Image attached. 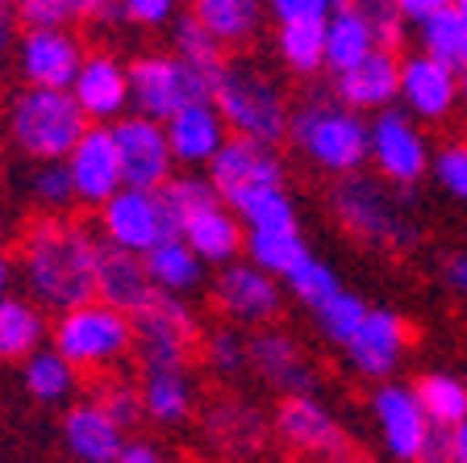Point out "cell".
<instances>
[{"label": "cell", "mask_w": 467, "mask_h": 463, "mask_svg": "<svg viewBox=\"0 0 467 463\" xmlns=\"http://www.w3.org/2000/svg\"><path fill=\"white\" fill-rule=\"evenodd\" d=\"M275 435L288 451L317 455V459H350V438L342 422L313 396H284L275 405Z\"/></svg>", "instance_id": "obj_12"}, {"label": "cell", "mask_w": 467, "mask_h": 463, "mask_svg": "<svg viewBox=\"0 0 467 463\" xmlns=\"http://www.w3.org/2000/svg\"><path fill=\"white\" fill-rule=\"evenodd\" d=\"M376 50V34H371L368 17L359 13V5H334V17L326 26V68L334 71V79L355 71Z\"/></svg>", "instance_id": "obj_28"}, {"label": "cell", "mask_w": 467, "mask_h": 463, "mask_svg": "<svg viewBox=\"0 0 467 463\" xmlns=\"http://www.w3.org/2000/svg\"><path fill=\"white\" fill-rule=\"evenodd\" d=\"M0 234H5V213H0Z\"/></svg>", "instance_id": "obj_60"}, {"label": "cell", "mask_w": 467, "mask_h": 463, "mask_svg": "<svg viewBox=\"0 0 467 463\" xmlns=\"http://www.w3.org/2000/svg\"><path fill=\"white\" fill-rule=\"evenodd\" d=\"M26 188L47 213H63L71 201H76V184H71L67 163H34Z\"/></svg>", "instance_id": "obj_45"}, {"label": "cell", "mask_w": 467, "mask_h": 463, "mask_svg": "<svg viewBox=\"0 0 467 463\" xmlns=\"http://www.w3.org/2000/svg\"><path fill=\"white\" fill-rule=\"evenodd\" d=\"M455 13L463 17V26H467V0H455Z\"/></svg>", "instance_id": "obj_59"}, {"label": "cell", "mask_w": 467, "mask_h": 463, "mask_svg": "<svg viewBox=\"0 0 467 463\" xmlns=\"http://www.w3.org/2000/svg\"><path fill=\"white\" fill-rule=\"evenodd\" d=\"M13 271H17V263H13V255L0 247V305L9 300V289H13Z\"/></svg>", "instance_id": "obj_55"}, {"label": "cell", "mask_w": 467, "mask_h": 463, "mask_svg": "<svg viewBox=\"0 0 467 463\" xmlns=\"http://www.w3.org/2000/svg\"><path fill=\"white\" fill-rule=\"evenodd\" d=\"M368 313H371V305L359 297V292H350V289H342V292H334L330 300L321 309H313V318H317V330L330 342H338V347H347L350 338L359 334V326L368 321Z\"/></svg>", "instance_id": "obj_41"}, {"label": "cell", "mask_w": 467, "mask_h": 463, "mask_svg": "<svg viewBox=\"0 0 467 463\" xmlns=\"http://www.w3.org/2000/svg\"><path fill=\"white\" fill-rule=\"evenodd\" d=\"M284 284H288L292 297L301 300V305H309V309H321L326 300L334 297V292H342L338 271H334L330 263H321L317 255H309V259H305L301 268L292 271V276H288Z\"/></svg>", "instance_id": "obj_44"}, {"label": "cell", "mask_w": 467, "mask_h": 463, "mask_svg": "<svg viewBox=\"0 0 467 463\" xmlns=\"http://www.w3.org/2000/svg\"><path fill=\"white\" fill-rule=\"evenodd\" d=\"M92 405L105 409L121 430H134L138 422L146 417V405H142V384H134L130 376H100L97 388H92Z\"/></svg>", "instance_id": "obj_42"}, {"label": "cell", "mask_w": 467, "mask_h": 463, "mask_svg": "<svg viewBox=\"0 0 467 463\" xmlns=\"http://www.w3.org/2000/svg\"><path fill=\"white\" fill-rule=\"evenodd\" d=\"M21 384H26V393L34 396V401H42V405H63V401L76 393L79 372L58 355V351L42 347L34 359H26V367H21Z\"/></svg>", "instance_id": "obj_33"}, {"label": "cell", "mask_w": 467, "mask_h": 463, "mask_svg": "<svg viewBox=\"0 0 467 463\" xmlns=\"http://www.w3.org/2000/svg\"><path fill=\"white\" fill-rule=\"evenodd\" d=\"M342 463H363V459H342Z\"/></svg>", "instance_id": "obj_61"}, {"label": "cell", "mask_w": 467, "mask_h": 463, "mask_svg": "<svg viewBox=\"0 0 467 463\" xmlns=\"http://www.w3.org/2000/svg\"><path fill=\"white\" fill-rule=\"evenodd\" d=\"M434 180L447 196L467 201V142H447L434 154Z\"/></svg>", "instance_id": "obj_48"}, {"label": "cell", "mask_w": 467, "mask_h": 463, "mask_svg": "<svg viewBox=\"0 0 467 463\" xmlns=\"http://www.w3.org/2000/svg\"><path fill=\"white\" fill-rule=\"evenodd\" d=\"M71 97L84 109L88 121H121L130 109V68H121L113 55H88L84 68H79L76 84H71Z\"/></svg>", "instance_id": "obj_20"}, {"label": "cell", "mask_w": 467, "mask_h": 463, "mask_svg": "<svg viewBox=\"0 0 467 463\" xmlns=\"http://www.w3.org/2000/svg\"><path fill=\"white\" fill-rule=\"evenodd\" d=\"M400 100H405L409 117L438 121V117H447L459 100V71L442 68V63L430 55L400 58Z\"/></svg>", "instance_id": "obj_22"}, {"label": "cell", "mask_w": 467, "mask_h": 463, "mask_svg": "<svg viewBox=\"0 0 467 463\" xmlns=\"http://www.w3.org/2000/svg\"><path fill=\"white\" fill-rule=\"evenodd\" d=\"M421 463H455L451 459V430L434 426L426 438V451H421Z\"/></svg>", "instance_id": "obj_52"}, {"label": "cell", "mask_w": 467, "mask_h": 463, "mask_svg": "<svg viewBox=\"0 0 467 463\" xmlns=\"http://www.w3.org/2000/svg\"><path fill=\"white\" fill-rule=\"evenodd\" d=\"M175 238H184L188 247L196 251V259H201V263H222V268H230V263L238 259V251L246 247L243 226H238L234 209H225L222 201L196 209L192 217L180 226V234H175Z\"/></svg>", "instance_id": "obj_27"}, {"label": "cell", "mask_w": 467, "mask_h": 463, "mask_svg": "<svg viewBox=\"0 0 467 463\" xmlns=\"http://www.w3.org/2000/svg\"><path fill=\"white\" fill-rule=\"evenodd\" d=\"M192 17L230 50L259 29V5L254 0H196Z\"/></svg>", "instance_id": "obj_34"}, {"label": "cell", "mask_w": 467, "mask_h": 463, "mask_svg": "<svg viewBox=\"0 0 467 463\" xmlns=\"http://www.w3.org/2000/svg\"><path fill=\"white\" fill-rule=\"evenodd\" d=\"M234 217L246 222V234H296V205L284 188H263L234 205Z\"/></svg>", "instance_id": "obj_37"}, {"label": "cell", "mask_w": 467, "mask_h": 463, "mask_svg": "<svg viewBox=\"0 0 467 463\" xmlns=\"http://www.w3.org/2000/svg\"><path fill=\"white\" fill-rule=\"evenodd\" d=\"M409 347V330L392 309H371L368 321L359 326V334L347 342V359L355 363L359 376L371 380H389L397 372V363L405 359Z\"/></svg>", "instance_id": "obj_21"}, {"label": "cell", "mask_w": 467, "mask_h": 463, "mask_svg": "<svg viewBox=\"0 0 467 463\" xmlns=\"http://www.w3.org/2000/svg\"><path fill=\"white\" fill-rule=\"evenodd\" d=\"M84 58L88 55L71 29H21L17 38V68L26 88L71 92Z\"/></svg>", "instance_id": "obj_13"}, {"label": "cell", "mask_w": 467, "mask_h": 463, "mask_svg": "<svg viewBox=\"0 0 467 463\" xmlns=\"http://www.w3.org/2000/svg\"><path fill=\"white\" fill-rule=\"evenodd\" d=\"M13 26H17V17H13V5H0V50L9 47Z\"/></svg>", "instance_id": "obj_57"}, {"label": "cell", "mask_w": 467, "mask_h": 463, "mask_svg": "<svg viewBox=\"0 0 467 463\" xmlns=\"http://www.w3.org/2000/svg\"><path fill=\"white\" fill-rule=\"evenodd\" d=\"M167 142H171L175 163L209 167L222 154V146L230 142V134H225V121L213 109V100H201L167 121Z\"/></svg>", "instance_id": "obj_24"}, {"label": "cell", "mask_w": 467, "mask_h": 463, "mask_svg": "<svg viewBox=\"0 0 467 463\" xmlns=\"http://www.w3.org/2000/svg\"><path fill=\"white\" fill-rule=\"evenodd\" d=\"M213 109L222 113L225 130L234 138H254V142L275 146L288 138L292 113L284 105V92L272 76H263L251 63H230L213 88Z\"/></svg>", "instance_id": "obj_4"}, {"label": "cell", "mask_w": 467, "mask_h": 463, "mask_svg": "<svg viewBox=\"0 0 467 463\" xmlns=\"http://www.w3.org/2000/svg\"><path fill=\"white\" fill-rule=\"evenodd\" d=\"M213 100V84L175 55H142L130 63V105L138 117L167 126L188 105Z\"/></svg>", "instance_id": "obj_8"}, {"label": "cell", "mask_w": 467, "mask_h": 463, "mask_svg": "<svg viewBox=\"0 0 467 463\" xmlns=\"http://www.w3.org/2000/svg\"><path fill=\"white\" fill-rule=\"evenodd\" d=\"M368 159L392 188H413L430 172V146L405 109H384L368 121Z\"/></svg>", "instance_id": "obj_9"}, {"label": "cell", "mask_w": 467, "mask_h": 463, "mask_svg": "<svg viewBox=\"0 0 467 463\" xmlns=\"http://www.w3.org/2000/svg\"><path fill=\"white\" fill-rule=\"evenodd\" d=\"M67 172L76 184V201L84 205L105 209L117 193H126V167H121L113 126H88V134L67 159Z\"/></svg>", "instance_id": "obj_15"}, {"label": "cell", "mask_w": 467, "mask_h": 463, "mask_svg": "<svg viewBox=\"0 0 467 463\" xmlns=\"http://www.w3.org/2000/svg\"><path fill=\"white\" fill-rule=\"evenodd\" d=\"M371 414H376V426L384 435V447H389L397 459L405 463H421V451H426V438L434 430V422L426 417L418 393L409 384H379L376 396H371Z\"/></svg>", "instance_id": "obj_16"}, {"label": "cell", "mask_w": 467, "mask_h": 463, "mask_svg": "<svg viewBox=\"0 0 467 463\" xmlns=\"http://www.w3.org/2000/svg\"><path fill=\"white\" fill-rule=\"evenodd\" d=\"M288 138L305 151L309 163H317L330 175H359L368 159V121L330 100H313V105L292 113Z\"/></svg>", "instance_id": "obj_6"}, {"label": "cell", "mask_w": 467, "mask_h": 463, "mask_svg": "<svg viewBox=\"0 0 467 463\" xmlns=\"http://www.w3.org/2000/svg\"><path fill=\"white\" fill-rule=\"evenodd\" d=\"M413 393H418L426 417L434 426H442V430H455V426L467 422V384L463 380L447 376V372H430V376H421L418 384H413Z\"/></svg>", "instance_id": "obj_36"}, {"label": "cell", "mask_w": 467, "mask_h": 463, "mask_svg": "<svg viewBox=\"0 0 467 463\" xmlns=\"http://www.w3.org/2000/svg\"><path fill=\"white\" fill-rule=\"evenodd\" d=\"M146 417L163 426H180L192 417V380L188 372H146L142 376Z\"/></svg>", "instance_id": "obj_32"}, {"label": "cell", "mask_w": 467, "mask_h": 463, "mask_svg": "<svg viewBox=\"0 0 467 463\" xmlns=\"http://www.w3.org/2000/svg\"><path fill=\"white\" fill-rule=\"evenodd\" d=\"M447 284H451V292L467 297V251H459L447 259Z\"/></svg>", "instance_id": "obj_53"}, {"label": "cell", "mask_w": 467, "mask_h": 463, "mask_svg": "<svg viewBox=\"0 0 467 463\" xmlns=\"http://www.w3.org/2000/svg\"><path fill=\"white\" fill-rule=\"evenodd\" d=\"M63 443L79 463H117L126 451V430L105 409L84 401V405H71L63 417Z\"/></svg>", "instance_id": "obj_26"}, {"label": "cell", "mask_w": 467, "mask_h": 463, "mask_svg": "<svg viewBox=\"0 0 467 463\" xmlns=\"http://www.w3.org/2000/svg\"><path fill=\"white\" fill-rule=\"evenodd\" d=\"M359 13L368 17L371 34H376V47L397 55L409 34V21H405V13H400V5H392V0H363Z\"/></svg>", "instance_id": "obj_47"}, {"label": "cell", "mask_w": 467, "mask_h": 463, "mask_svg": "<svg viewBox=\"0 0 467 463\" xmlns=\"http://www.w3.org/2000/svg\"><path fill=\"white\" fill-rule=\"evenodd\" d=\"M209 184L222 196V205H238L243 196L263 193V188H284V163L280 151L254 138H234L222 146L213 163H209Z\"/></svg>", "instance_id": "obj_10"}, {"label": "cell", "mask_w": 467, "mask_h": 463, "mask_svg": "<svg viewBox=\"0 0 467 463\" xmlns=\"http://www.w3.org/2000/svg\"><path fill=\"white\" fill-rule=\"evenodd\" d=\"M246 255H251V263L259 271H267L275 280H288L313 251L305 247L301 230H296V234H246Z\"/></svg>", "instance_id": "obj_38"}, {"label": "cell", "mask_w": 467, "mask_h": 463, "mask_svg": "<svg viewBox=\"0 0 467 463\" xmlns=\"http://www.w3.org/2000/svg\"><path fill=\"white\" fill-rule=\"evenodd\" d=\"M418 38H421V55L438 58L451 71H467V26L455 13V0H447L442 13L418 29Z\"/></svg>", "instance_id": "obj_35"}, {"label": "cell", "mask_w": 467, "mask_h": 463, "mask_svg": "<svg viewBox=\"0 0 467 463\" xmlns=\"http://www.w3.org/2000/svg\"><path fill=\"white\" fill-rule=\"evenodd\" d=\"M442 5L447 0H400V13H405V21L409 26H426V21H434L438 13H442Z\"/></svg>", "instance_id": "obj_51"}, {"label": "cell", "mask_w": 467, "mask_h": 463, "mask_svg": "<svg viewBox=\"0 0 467 463\" xmlns=\"http://www.w3.org/2000/svg\"><path fill=\"white\" fill-rule=\"evenodd\" d=\"M459 97H463V105H467V71H459Z\"/></svg>", "instance_id": "obj_58"}, {"label": "cell", "mask_w": 467, "mask_h": 463, "mask_svg": "<svg viewBox=\"0 0 467 463\" xmlns=\"http://www.w3.org/2000/svg\"><path fill=\"white\" fill-rule=\"evenodd\" d=\"M272 17L280 26H305V21H330L334 5L330 0H275Z\"/></svg>", "instance_id": "obj_49"}, {"label": "cell", "mask_w": 467, "mask_h": 463, "mask_svg": "<svg viewBox=\"0 0 467 463\" xmlns=\"http://www.w3.org/2000/svg\"><path fill=\"white\" fill-rule=\"evenodd\" d=\"M326 26L330 21L280 26V58L296 76H313V71L326 68Z\"/></svg>", "instance_id": "obj_39"}, {"label": "cell", "mask_w": 467, "mask_h": 463, "mask_svg": "<svg viewBox=\"0 0 467 463\" xmlns=\"http://www.w3.org/2000/svg\"><path fill=\"white\" fill-rule=\"evenodd\" d=\"M201 430L225 459H251L267 447L275 426L263 417L259 405H251L243 396H217L213 405L204 409Z\"/></svg>", "instance_id": "obj_17"}, {"label": "cell", "mask_w": 467, "mask_h": 463, "mask_svg": "<svg viewBox=\"0 0 467 463\" xmlns=\"http://www.w3.org/2000/svg\"><path fill=\"white\" fill-rule=\"evenodd\" d=\"M117 463H167V459H163V451L150 443H126V451H121Z\"/></svg>", "instance_id": "obj_54"}, {"label": "cell", "mask_w": 467, "mask_h": 463, "mask_svg": "<svg viewBox=\"0 0 467 463\" xmlns=\"http://www.w3.org/2000/svg\"><path fill=\"white\" fill-rule=\"evenodd\" d=\"M121 13L130 26H167L175 17V5L171 0H126Z\"/></svg>", "instance_id": "obj_50"}, {"label": "cell", "mask_w": 467, "mask_h": 463, "mask_svg": "<svg viewBox=\"0 0 467 463\" xmlns=\"http://www.w3.org/2000/svg\"><path fill=\"white\" fill-rule=\"evenodd\" d=\"M100 238L117 251H130L138 259L163 247L171 234V222H167L163 213V201L159 193H138V188H126V193H117L113 201L100 209Z\"/></svg>", "instance_id": "obj_11"}, {"label": "cell", "mask_w": 467, "mask_h": 463, "mask_svg": "<svg viewBox=\"0 0 467 463\" xmlns=\"http://www.w3.org/2000/svg\"><path fill=\"white\" fill-rule=\"evenodd\" d=\"M201 355L209 359V367H213L217 376H238L243 367H251L246 363V338L230 326L209 330L204 342H201Z\"/></svg>", "instance_id": "obj_46"}, {"label": "cell", "mask_w": 467, "mask_h": 463, "mask_svg": "<svg viewBox=\"0 0 467 463\" xmlns=\"http://www.w3.org/2000/svg\"><path fill=\"white\" fill-rule=\"evenodd\" d=\"M159 201H163V213H167V222H171V234H180V226H184L196 209L222 201V196L213 193L209 175H171V180L159 188Z\"/></svg>", "instance_id": "obj_40"}, {"label": "cell", "mask_w": 467, "mask_h": 463, "mask_svg": "<svg viewBox=\"0 0 467 463\" xmlns=\"http://www.w3.org/2000/svg\"><path fill=\"white\" fill-rule=\"evenodd\" d=\"M451 459H455V463H467V422L451 430Z\"/></svg>", "instance_id": "obj_56"}, {"label": "cell", "mask_w": 467, "mask_h": 463, "mask_svg": "<svg viewBox=\"0 0 467 463\" xmlns=\"http://www.w3.org/2000/svg\"><path fill=\"white\" fill-rule=\"evenodd\" d=\"M246 363L284 396H309L317 384L309 359L301 355V347L284 330H259V334L246 338Z\"/></svg>", "instance_id": "obj_19"}, {"label": "cell", "mask_w": 467, "mask_h": 463, "mask_svg": "<svg viewBox=\"0 0 467 463\" xmlns=\"http://www.w3.org/2000/svg\"><path fill=\"white\" fill-rule=\"evenodd\" d=\"M50 338L47 313L34 300L9 297L0 305V359H34L42 351V342Z\"/></svg>", "instance_id": "obj_29"}, {"label": "cell", "mask_w": 467, "mask_h": 463, "mask_svg": "<svg viewBox=\"0 0 467 463\" xmlns=\"http://www.w3.org/2000/svg\"><path fill=\"white\" fill-rule=\"evenodd\" d=\"M13 146L26 159L38 163H67L79 138L88 134V117L76 105L71 92H50V88H21L13 92L9 113H5Z\"/></svg>", "instance_id": "obj_2"}, {"label": "cell", "mask_w": 467, "mask_h": 463, "mask_svg": "<svg viewBox=\"0 0 467 463\" xmlns=\"http://www.w3.org/2000/svg\"><path fill=\"white\" fill-rule=\"evenodd\" d=\"M130 321H134V351L146 372H188L204 342L196 313L180 297L155 292Z\"/></svg>", "instance_id": "obj_7"}, {"label": "cell", "mask_w": 467, "mask_h": 463, "mask_svg": "<svg viewBox=\"0 0 467 463\" xmlns=\"http://www.w3.org/2000/svg\"><path fill=\"white\" fill-rule=\"evenodd\" d=\"M50 351H58L76 372H105L134 351V321L121 309L92 300L71 313H58L50 326Z\"/></svg>", "instance_id": "obj_5"}, {"label": "cell", "mask_w": 467, "mask_h": 463, "mask_svg": "<svg viewBox=\"0 0 467 463\" xmlns=\"http://www.w3.org/2000/svg\"><path fill=\"white\" fill-rule=\"evenodd\" d=\"M334 217L350 238L368 242V247H384V251H409L418 247V226L409 217V205L413 193L397 188L389 193L379 180L371 175H347V180L334 184L330 193Z\"/></svg>", "instance_id": "obj_3"}, {"label": "cell", "mask_w": 467, "mask_h": 463, "mask_svg": "<svg viewBox=\"0 0 467 463\" xmlns=\"http://www.w3.org/2000/svg\"><path fill=\"white\" fill-rule=\"evenodd\" d=\"M334 92H338V105L350 109V113H384V109H392V100L400 97V55L376 50L355 71L334 79Z\"/></svg>", "instance_id": "obj_23"}, {"label": "cell", "mask_w": 467, "mask_h": 463, "mask_svg": "<svg viewBox=\"0 0 467 463\" xmlns=\"http://www.w3.org/2000/svg\"><path fill=\"white\" fill-rule=\"evenodd\" d=\"M155 297V284H150V271H146V259L130 251H117L100 238V263H97V300L121 309L134 318L146 300Z\"/></svg>", "instance_id": "obj_25"}, {"label": "cell", "mask_w": 467, "mask_h": 463, "mask_svg": "<svg viewBox=\"0 0 467 463\" xmlns=\"http://www.w3.org/2000/svg\"><path fill=\"white\" fill-rule=\"evenodd\" d=\"M171 55L184 58L192 71H201L209 84L217 88V79H222V71L230 68V58H225V47L209 34V29L201 26V21L192 17V9L184 13V17L175 21V34H171Z\"/></svg>", "instance_id": "obj_31"}, {"label": "cell", "mask_w": 467, "mask_h": 463, "mask_svg": "<svg viewBox=\"0 0 467 463\" xmlns=\"http://www.w3.org/2000/svg\"><path fill=\"white\" fill-rule=\"evenodd\" d=\"M146 271H150V284L163 297H180V292H192L204 280V263L196 259V251L184 238H167L163 247L146 255Z\"/></svg>", "instance_id": "obj_30"}, {"label": "cell", "mask_w": 467, "mask_h": 463, "mask_svg": "<svg viewBox=\"0 0 467 463\" xmlns=\"http://www.w3.org/2000/svg\"><path fill=\"white\" fill-rule=\"evenodd\" d=\"M213 300L234 321H272L284 305V289L254 263H230L213 284Z\"/></svg>", "instance_id": "obj_18"}, {"label": "cell", "mask_w": 467, "mask_h": 463, "mask_svg": "<svg viewBox=\"0 0 467 463\" xmlns=\"http://www.w3.org/2000/svg\"><path fill=\"white\" fill-rule=\"evenodd\" d=\"M13 17L21 29H71L88 21V0H26L13 5Z\"/></svg>", "instance_id": "obj_43"}, {"label": "cell", "mask_w": 467, "mask_h": 463, "mask_svg": "<svg viewBox=\"0 0 467 463\" xmlns=\"http://www.w3.org/2000/svg\"><path fill=\"white\" fill-rule=\"evenodd\" d=\"M17 263L21 280L29 289V300L42 313H71L79 305L97 300V263H100V238L84 222L67 213H42L21 230L17 238Z\"/></svg>", "instance_id": "obj_1"}, {"label": "cell", "mask_w": 467, "mask_h": 463, "mask_svg": "<svg viewBox=\"0 0 467 463\" xmlns=\"http://www.w3.org/2000/svg\"><path fill=\"white\" fill-rule=\"evenodd\" d=\"M113 134H117V151H121V167H126V188L159 193L171 180V167H175L167 126L150 121V117L130 113L113 126Z\"/></svg>", "instance_id": "obj_14"}]
</instances>
